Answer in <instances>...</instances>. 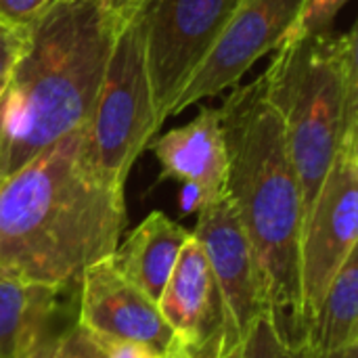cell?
I'll list each match as a JSON object with an SVG mask.
<instances>
[{"instance_id": "obj_1", "label": "cell", "mask_w": 358, "mask_h": 358, "mask_svg": "<svg viewBox=\"0 0 358 358\" xmlns=\"http://www.w3.org/2000/svg\"><path fill=\"white\" fill-rule=\"evenodd\" d=\"M84 128L0 180V273L65 287L115 252L126 227L124 189L92 170Z\"/></svg>"}, {"instance_id": "obj_2", "label": "cell", "mask_w": 358, "mask_h": 358, "mask_svg": "<svg viewBox=\"0 0 358 358\" xmlns=\"http://www.w3.org/2000/svg\"><path fill=\"white\" fill-rule=\"evenodd\" d=\"M227 143V195L248 237L266 319L289 346H306L300 283L302 195L283 122L264 78L237 86L220 107Z\"/></svg>"}, {"instance_id": "obj_3", "label": "cell", "mask_w": 358, "mask_h": 358, "mask_svg": "<svg viewBox=\"0 0 358 358\" xmlns=\"http://www.w3.org/2000/svg\"><path fill=\"white\" fill-rule=\"evenodd\" d=\"M115 36L101 0H55L29 25L0 101V180L88 124Z\"/></svg>"}, {"instance_id": "obj_4", "label": "cell", "mask_w": 358, "mask_h": 358, "mask_svg": "<svg viewBox=\"0 0 358 358\" xmlns=\"http://www.w3.org/2000/svg\"><path fill=\"white\" fill-rule=\"evenodd\" d=\"M357 52V29L285 40L262 73L283 122L304 216L344 136L358 134Z\"/></svg>"}, {"instance_id": "obj_5", "label": "cell", "mask_w": 358, "mask_h": 358, "mask_svg": "<svg viewBox=\"0 0 358 358\" xmlns=\"http://www.w3.org/2000/svg\"><path fill=\"white\" fill-rule=\"evenodd\" d=\"M155 115L141 15L126 23L111 46L92 115L84 128L86 157L111 187L124 189L136 157L155 141Z\"/></svg>"}, {"instance_id": "obj_6", "label": "cell", "mask_w": 358, "mask_h": 358, "mask_svg": "<svg viewBox=\"0 0 358 358\" xmlns=\"http://www.w3.org/2000/svg\"><path fill=\"white\" fill-rule=\"evenodd\" d=\"M358 239V134L344 136L319 193L304 216L300 237V283L310 329L325 294L357 252Z\"/></svg>"}, {"instance_id": "obj_7", "label": "cell", "mask_w": 358, "mask_h": 358, "mask_svg": "<svg viewBox=\"0 0 358 358\" xmlns=\"http://www.w3.org/2000/svg\"><path fill=\"white\" fill-rule=\"evenodd\" d=\"M237 0H151L143 13L145 61L159 126L216 44Z\"/></svg>"}, {"instance_id": "obj_8", "label": "cell", "mask_w": 358, "mask_h": 358, "mask_svg": "<svg viewBox=\"0 0 358 358\" xmlns=\"http://www.w3.org/2000/svg\"><path fill=\"white\" fill-rule=\"evenodd\" d=\"M300 6L302 0H237L216 44L176 99L170 115L235 86L260 57L283 42Z\"/></svg>"}, {"instance_id": "obj_9", "label": "cell", "mask_w": 358, "mask_h": 358, "mask_svg": "<svg viewBox=\"0 0 358 358\" xmlns=\"http://www.w3.org/2000/svg\"><path fill=\"white\" fill-rule=\"evenodd\" d=\"M193 237L203 248L227 315V350L233 352L250 329L266 317V304L254 264V256L237 218V212L224 195L203 203Z\"/></svg>"}, {"instance_id": "obj_10", "label": "cell", "mask_w": 358, "mask_h": 358, "mask_svg": "<svg viewBox=\"0 0 358 358\" xmlns=\"http://www.w3.org/2000/svg\"><path fill=\"white\" fill-rule=\"evenodd\" d=\"M172 331L168 358H224L227 315L208 256L193 237L182 245L157 300Z\"/></svg>"}, {"instance_id": "obj_11", "label": "cell", "mask_w": 358, "mask_h": 358, "mask_svg": "<svg viewBox=\"0 0 358 358\" xmlns=\"http://www.w3.org/2000/svg\"><path fill=\"white\" fill-rule=\"evenodd\" d=\"M80 325L101 342H134L170 357L172 331L157 302L128 283L109 258L88 266L82 277Z\"/></svg>"}, {"instance_id": "obj_12", "label": "cell", "mask_w": 358, "mask_h": 358, "mask_svg": "<svg viewBox=\"0 0 358 358\" xmlns=\"http://www.w3.org/2000/svg\"><path fill=\"white\" fill-rule=\"evenodd\" d=\"M149 147L162 164L159 180L174 178L195 187L203 203L224 195L229 157L220 109L203 107L193 122L166 132Z\"/></svg>"}, {"instance_id": "obj_13", "label": "cell", "mask_w": 358, "mask_h": 358, "mask_svg": "<svg viewBox=\"0 0 358 358\" xmlns=\"http://www.w3.org/2000/svg\"><path fill=\"white\" fill-rule=\"evenodd\" d=\"M189 239V229L174 222L164 212H151L124 243H117L109 262L128 283L157 302Z\"/></svg>"}, {"instance_id": "obj_14", "label": "cell", "mask_w": 358, "mask_h": 358, "mask_svg": "<svg viewBox=\"0 0 358 358\" xmlns=\"http://www.w3.org/2000/svg\"><path fill=\"white\" fill-rule=\"evenodd\" d=\"M61 289L0 273V358H23L48 336Z\"/></svg>"}, {"instance_id": "obj_15", "label": "cell", "mask_w": 358, "mask_h": 358, "mask_svg": "<svg viewBox=\"0 0 358 358\" xmlns=\"http://www.w3.org/2000/svg\"><path fill=\"white\" fill-rule=\"evenodd\" d=\"M308 348L327 352L358 344V256L344 262L310 323Z\"/></svg>"}, {"instance_id": "obj_16", "label": "cell", "mask_w": 358, "mask_h": 358, "mask_svg": "<svg viewBox=\"0 0 358 358\" xmlns=\"http://www.w3.org/2000/svg\"><path fill=\"white\" fill-rule=\"evenodd\" d=\"M23 358H107L103 342L80 323L44 336Z\"/></svg>"}, {"instance_id": "obj_17", "label": "cell", "mask_w": 358, "mask_h": 358, "mask_svg": "<svg viewBox=\"0 0 358 358\" xmlns=\"http://www.w3.org/2000/svg\"><path fill=\"white\" fill-rule=\"evenodd\" d=\"M306 346H289L275 331L273 323L264 317L260 319L243 342L224 358H306Z\"/></svg>"}, {"instance_id": "obj_18", "label": "cell", "mask_w": 358, "mask_h": 358, "mask_svg": "<svg viewBox=\"0 0 358 358\" xmlns=\"http://www.w3.org/2000/svg\"><path fill=\"white\" fill-rule=\"evenodd\" d=\"M348 4V0H302V6L287 29L285 40H298L315 34H327L331 31V25L338 17V13Z\"/></svg>"}, {"instance_id": "obj_19", "label": "cell", "mask_w": 358, "mask_h": 358, "mask_svg": "<svg viewBox=\"0 0 358 358\" xmlns=\"http://www.w3.org/2000/svg\"><path fill=\"white\" fill-rule=\"evenodd\" d=\"M27 40H29V25H17L0 17V82H6Z\"/></svg>"}, {"instance_id": "obj_20", "label": "cell", "mask_w": 358, "mask_h": 358, "mask_svg": "<svg viewBox=\"0 0 358 358\" xmlns=\"http://www.w3.org/2000/svg\"><path fill=\"white\" fill-rule=\"evenodd\" d=\"M55 0H0V17L17 25H31Z\"/></svg>"}, {"instance_id": "obj_21", "label": "cell", "mask_w": 358, "mask_h": 358, "mask_svg": "<svg viewBox=\"0 0 358 358\" xmlns=\"http://www.w3.org/2000/svg\"><path fill=\"white\" fill-rule=\"evenodd\" d=\"M151 0H101L105 13L109 15V19L113 21L115 29L120 31L126 23H130L136 15L143 13V8L149 4Z\"/></svg>"}, {"instance_id": "obj_22", "label": "cell", "mask_w": 358, "mask_h": 358, "mask_svg": "<svg viewBox=\"0 0 358 358\" xmlns=\"http://www.w3.org/2000/svg\"><path fill=\"white\" fill-rule=\"evenodd\" d=\"M107 358H166L155 350L134 342H103Z\"/></svg>"}, {"instance_id": "obj_23", "label": "cell", "mask_w": 358, "mask_h": 358, "mask_svg": "<svg viewBox=\"0 0 358 358\" xmlns=\"http://www.w3.org/2000/svg\"><path fill=\"white\" fill-rule=\"evenodd\" d=\"M306 348H308V344H306ZM306 358H358V344L338 348V350H327V352H319V350L308 348Z\"/></svg>"}, {"instance_id": "obj_24", "label": "cell", "mask_w": 358, "mask_h": 358, "mask_svg": "<svg viewBox=\"0 0 358 358\" xmlns=\"http://www.w3.org/2000/svg\"><path fill=\"white\" fill-rule=\"evenodd\" d=\"M4 88H6V82H0V101H2V94H4Z\"/></svg>"}]
</instances>
